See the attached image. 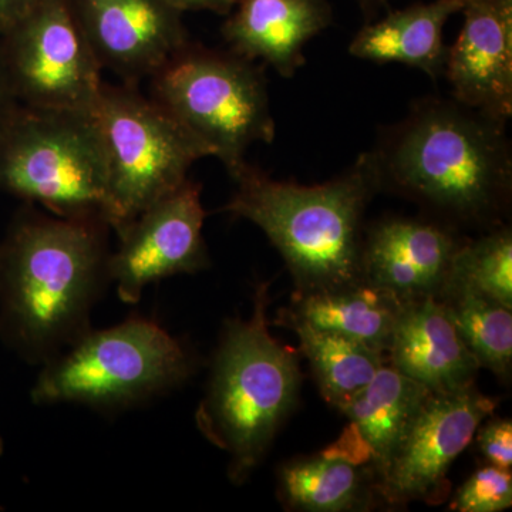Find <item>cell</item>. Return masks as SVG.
Listing matches in <instances>:
<instances>
[{
    "instance_id": "cell-2",
    "label": "cell",
    "mask_w": 512,
    "mask_h": 512,
    "mask_svg": "<svg viewBox=\"0 0 512 512\" xmlns=\"http://www.w3.org/2000/svg\"><path fill=\"white\" fill-rule=\"evenodd\" d=\"M110 227L26 204L0 241V340L32 365L92 329L109 278Z\"/></svg>"
},
{
    "instance_id": "cell-9",
    "label": "cell",
    "mask_w": 512,
    "mask_h": 512,
    "mask_svg": "<svg viewBox=\"0 0 512 512\" xmlns=\"http://www.w3.org/2000/svg\"><path fill=\"white\" fill-rule=\"evenodd\" d=\"M0 60L26 109L90 111L104 84L67 0H42L2 33Z\"/></svg>"
},
{
    "instance_id": "cell-11",
    "label": "cell",
    "mask_w": 512,
    "mask_h": 512,
    "mask_svg": "<svg viewBox=\"0 0 512 512\" xmlns=\"http://www.w3.org/2000/svg\"><path fill=\"white\" fill-rule=\"evenodd\" d=\"M204 220L201 185L188 178L121 228L119 248L109 258L110 282L121 301L134 305L148 285L208 268Z\"/></svg>"
},
{
    "instance_id": "cell-16",
    "label": "cell",
    "mask_w": 512,
    "mask_h": 512,
    "mask_svg": "<svg viewBox=\"0 0 512 512\" xmlns=\"http://www.w3.org/2000/svg\"><path fill=\"white\" fill-rule=\"evenodd\" d=\"M328 0H237L222 25L228 49L291 79L303 50L332 23Z\"/></svg>"
},
{
    "instance_id": "cell-25",
    "label": "cell",
    "mask_w": 512,
    "mask_h": 512,
    "mask_svg": "<svg viewBox=\"0 0 512 512\" xmlns=\"http://www.w3.org/2000/svg\"><path fill=\"white\" fill-rule=\"evenodd\" d=\"M478 450L485 460L498 468L511 470L512 423L510 419L483 421L476 431Z\"/></svg>"
},
{
    "instance_id": "cell-22",
    "label": "cell",
    "mask_w": 512,
    "mask_h": 512,
    "mask_svg": "<svg viewBox=\"0 0 512 512\" xmlns=\"http://www.w3.org/2000/svg\"><path fill=\"white\" fill-rule=\"evenodd\" d=\"M436 296L478 365L503 379L510 375L511 309L456 285L444 284Z\"/></svg>"
},
{
    "instance_id": "cell-5",
    "label": "cell",
    "mask_w": 512,
    "mask_h": 512,
    "mask_svg": "<svg viewBox=\"0 0 512 512\" xmlns=\"http://www.w3.org/2000/svg\"><path fill=\"white\" fill-rule=\"evenodd\" d=\"M195 359L156 320L133 316L84 333L43 363L30 397L36 406L80 404L117 412L173 392L191 379Z\"/></svg>"
},
{
    "instance_id": "cell-26",
    "label": "cell",
    "mask_w": 512,
    "mask_h": 512,
    "mask_svg": "<svg viewBox=\"0 0 512 512\" xmlns=\"http://www.w3.org/2000/svg\"><path fill=\"white\" fill-rule=\"evenodd\" d=\"M20 107L22 106L10 89L8 77H6L2 60H0V140L5 136L12 121L18 116Z\"/></svg>"
},
{
    "instance_id": "cell-3",
    "label": "cell",
    "mask_w": 512,
    "mask_h": 512,
    "mask_svg": "<svg viewBox=\"0 0 512 512\" xmlns=\"http://www.w3.org/2000/svg\"><path fill=\"white\" fill-rule=\"evenodd\" d=\"M229 175L235 191L222 211L262 229L284 258L298 295L363 282L365 214L380 192L370 151L323 184L276 181L247 161Z\"/></svg>"
},
{
    "instance_id": "cell-13",
    "label": "cell",
    "mask_w": 512,
    "mask_h": 512,
    "mask_svg": "<svg viewBox=\"0 0 512 512\" xmlns=\"http://www.w3.org/2000/svg\"><path fill=\"white\" fill-rule=\"evenodd\" d=\"M463 28L448 47L451 97L495 119L512 116V0H463Z\"/></svg>"
},
{
    "instance_id": "cell-21",
    "label": "cell",
    "mask_w": 512,
    "mask_h": 512,
    "mask_svg": "<svg viewBox=\"0 0 512 512\" xmlns=\"http://www.w3.org/2000/svg\"><path fill=\"white\" fill-rule=\"evenodd\" d=\"M278 477L282 501L295 510H365L376 495L375 483L367 468L322 454L289 461L281 467Z\"/></svg>"
},
{
    "instance_id": "cell-30",
    "label": "cell",
    "mask_w": 512,
    "mask_h": 512,
    "mask_svg": "<svg viewBox=\"0 0 512 512\" xmlns=\"http://www.w3.org/2000/svg\"><path fill=\"white\" fill-rule=\"evenodd\" d=\"M3 454H5V441H3V437L0 436V458H2Z\"/></svg>"
},
{
    "instance_id": "cell-27",
    "label": "cell",
    "mask_w": 512,
    "mask_h": 512,
    "mask_svg": "<svg viewBox=\"0 0 512 512\" xmlns=\"http://www.w3.org/2000/svg\"><path fill=\"white\" fill-rule=\"evenodd\" d=\"M42 0H0V35L12 28Z\"/></svg>"
},
{
    "instance_id": "cell-8",
    "label": "cell",
    "mask_w": 512,
    "mask_h": 512,
    "mask_svg": "<svg viewBox=\"0 0 512 512\" xmlns=\"http://www.w3.org/2000/svg\"><path fill=\"white\" fill-rule=\"evenodd\" d=\"M109 168L113 228L119 232L148 205L188 180L198 160L211 157L197 138L136 84L104 83L93 104Z\"/></svg>"
},
{
    "instance_id": "cell-18",
    "label": "cell",
    "mask_w": 512,
    "mask_h": 512,
    "mask_svg": "<svg viewBox=\"0 0 512 512\" xmlns=\"http://www.w3.org/2000/svg\"><path fill=\"white\" fill-rule=\"evenodd\" d=\"M431 393L434 392L429 387L384 363L372 382L342 410L349 426L369 450L372 457L369 470L375 485Z\"/></svg>"
},
{
    "instance_id": "cell-17",
    "label": "cell",
    "mask_w": 512,
    "mask_h": 512,
    "mask_svg": "<svg viewBox=\"0 0 512 512\" xmlns=\"http://www.w3.org/2000/svg\"><path fill=\"white\" fill-rule=\"evenodd\" d=\"M461 8L463 0H434L393 10L360 29L350 42L349 53L366 62L404 64L440 79L448 49L444 26Z\"/></svg>"
},
{
    "instance_id": "cell-24",
    "label": "cell",
    "mask_w": 512,
    "mask_h": 512,
    "mask_svg": "<svg viewBox=\"0 0 512 512\" xmlns=\"http://www.w3.org/2000/svg\"><path fill=\"white\" fill-rule=\"evenodd\" d=\"M512 505L511 470L485 466L458 488L450 510L458 512H498Z\"/></svg>"
},
{
    "instance_id": "cell-14",
    "label": "cell",
    "mask_w": 512,
    "mask_h": 512,
    "mask_svg": "<svg viewBox=\"0 0 512 512\" xmlns=\"http://www.w3.org/2000/svg\"><path fill=\"white\" fill-rule=\"evenodd\" d=\"M463 239L440 222L390 217L366 228L363 281L407 299L437 295Z\"/></svg>"
},
{
    "instance_id": "cell-7",
    "label": "cell",
    "mask_w": 512,
    "mask_h": 512,
    "mask_svg": "<svg viewBox=\"0 0 512 512\" xmlns=\"http://www.w3.org/2000/svg\"><path fill=\"white\" fill-rule=\"evenodd\" d=\"M148 82V96L218 158L228 174L247 161L249 147L274 141L262 64L190 40Z\"/></svg>"
},
{
    "instance_id": "cell-6",
    "label": "cell",
    "mask_w": 512,
    "mask_h": 512,
    "mask_svg": "<svg viewBox=\"0 0 512 512\" xmlns=\"http://www.w3.org/2000/svg\"><path fill=\"white\" fill-rule=\"evenodd\" d=\"M0 191L56 217L113 228L109 168L92 113L20 107L0 140Z\"/></svg>"
},
{
    "instance_id": "cell-23",
    "label": "cell",
    "mask_w": 512,
    "mask_h": 512,
    "mask_svg": "<svg viewBox=\"0 0 512 512\" xmlns=\"http://www.w3.org/2000/svg\"><path fill=\"white\" fill-rule=\"evenodd\" d=\"M444 284L461 286L512 309V232L507 225L463 241Z\"/></svg>"
},
{
    "instance_id": "cell-1",
    "label": "cell",
    "mask_w": 512,
    "mask_h": 512,
    "mask_svg": "<svg viewBox=\"0 0 512 512\" xmlns=\"http://www.w3.org/2000/svg\"><path fill=\"white\" fill-rule=\"evenodd\" d=\"M507 123L453 97L414 101L370 151L380 191L417 202L451 229L503 225L512 192Z\"/></svg>"
},
{
    "instance_id": "cell-15",
    "label": "cell",
    "mask_w": 512,
    "mask_h": 512,
    "mask_svg": "<svg viewBox=\"0 0 512 512\" xmlns=\"http://www.w3.org/2000/svg\"><path fill=\"white\" fill-rule=\"evenodd\" d=\"M387 355L389 365L434 393L474 384L481 369L436 295L404 301Z\"/></svg>"
},
{
    "instance_id": "cell-20",
    "label": "cell",
    "mask_w": 512,
    "mask_h": 512,
    "mask_svg": "<svg viewBox=\"0 0 512 512\" xmlns=\"http://www.w3.org/2000/svg\"><path fill=\"white\" fill-rule=\"evenodd\" d=\"M281 316L282 323L298 336L323 399L340 412L386 363L384 353L359 340L316 328L289 311Z\"/></svg>"
},
{
    "instance_id": "cell-12",
    "label": "cell",
    "mask_w": 512,
    "mask_h": 512,
    "mask_svg": "<svg viewBox=\"0 0 512 512\" xmlns=\"http://www.w3.org/2000/svg\"><path fill=\"white\" fill-rule=\"evenodd\" d=\"M101 69L121 83L150 79L190 42L180 12L168 0H67Z\"/></svg>"
},
{
    "instance_id": "cell-29",
    "label": "cell",
    "mask_w": 512,
    "mask_h": 512,
    "mask_svg": "<svg viewBox=\"0 0 512 512\" xmlns=\"http://www.w3.org/2000/svg\"><path fill=\"white\" fill-rule=\"evenodd\" d=\"M359 2L363 10H365V13H367V16H369V13L372 15L377 6H380V3H383L384 0H359Z\"/></svg>"
},
{
    "instance_id": "cell-19",
    "label": "cell",
    "mask_w": 512,
    "mask_h": 512,
    "mask_svg": "<svg viewBox=\"0 0 512 512\" xmlns=\"http://www.w3.org/2000/svg\"><path fill=\"white\" fill-rule=\"evenodd\" d=\"M404 299L363 281L336 291L296 295L289 309L316 328L359 340L386 355Z\"/></svg>"
},
{
    "instance_id": "cell-10",
    "label": "cell",
    "mask_w": 512,
    "mask_h": 512,
    "mask_svg": "<svg viewBox=\"0 0 512 512\" xmlns=\"http://www.w3.org/2000/svg\"><path fill=\"white\" fill-rule=\"evenodd\" d=\"M497 403L474 384L447 393H431L406 431L375 485L390 507L421 501L440 505L450 494L447 473Z\"/></svg>"
},
{
    "instance_id": "cell-28",
    "label": "cell",
    "mask_w": 512,
    "mask_h": 512,
    "mask_svg": "<svg viewBox=\"0 0 512 512\" xmlns=\"http://www.w3.org/2000/svg\"><path fill=\"white\" fill-rule=\"evenodd\" d=\"M168 2L183 13L208 10L217 15L227 16L237 0H168Z\"/></svg>"
},
{
    "instance_id": "cell-4",
    "label": "cell",
    "mask_w": 512,
    "mask_h": 512,
    "mask_svg": "<svg viewBox=\"0 0 512 512\" xmlns=\"http://www.w3.org/2000/svg\"><path fill=\"white\" fill-rule=\"evenodd\" d=\"M269 282L255 286L248 319H229L212 357L210 379L195 423L228 454V477L244 484L264 461L298 402V357L272 336Z\"/></svg>"
}]
</instances>
